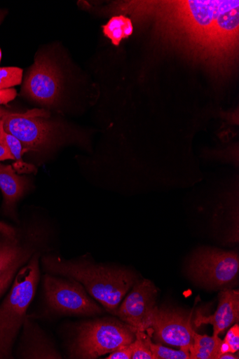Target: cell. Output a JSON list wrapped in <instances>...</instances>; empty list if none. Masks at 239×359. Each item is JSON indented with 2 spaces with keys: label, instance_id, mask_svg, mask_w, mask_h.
<instances>
[{
  "label": "cell",
  "instance_id": "9",
  "mask_svg": "<svg viewBox=\"0 0 239 359\" xmlns=\"http://www.w3.org/2000/svg\"><path fill=\"white\" fill-rule=\"evenodd\" d=\"M191 319L183 313L155 306L146 317L142 332L152 329L158 341L189 351L193 343Z\"/></svg>",
  "mask_w": 239,
  "mask_h": 359
},
{
  "label": "cell",
  "instance_id": "27",
  "mask_svg": "<svg viewBox=\"0 0 239 359\" xmlns=\"http://www.w3.org/2000/svg\"><path fill=\"white\" fill-rule=\"evenodd\" d=\"M6 113L7 111L0 108V119H1Z\"/></svg>",
  "mask_w": 239,
  "mask_h": 359
},
{
  "label": "cell",
  "instance_id": "14",
  "mask_svg": "<svg viewBox=\"0 0 239 359\" xmlns=\"http://www.w3.org/2000/svg\"><path fill=\"white\" fill-rule=\"evenodd\" d=\"M25 182L19 177L11 165L0 164V189L4 197L5 212L11 217L15 215V206L25 191Z\"/></svg>",
  "mask_w": 239,
  "mask_h": 359
},
{
  "label": "cell",
  "instance_id": "26",
  "mask_svg": "<svg viewBox=\"0 0 239 359\" xmlns=\"http://www.w3.org/2000/svg\"><path fill=\"white\" fill-rule=\"evenodd\" d=\"M6 16V13L4 12L0 11V25L3 22Z\"/></svg>",
  "mask_w": 239,
  "mask_h": 359
},
{
  "label": "cell",
  "instance_id": "1",
  "mask_svg": "<svg viewBox=\"0 0 239 359\" xmlns=\"http://www.w3.org/2000/svg\"><path fill=\"white\" fill-rule=\"evenodd\" d=\"M113 10L150 18L162 41L218 76L234 72L238 56V0L127 1Z\"/></svg>",
  "mask_w": 239,
  "mask_h": 359
},
{
  "label": "cell",
  "instance_id": "13",
  "mask_svg": "<svg viewBox=\"0 0 239 359\" xmlns=\"http://www.w3.org/2000/svg\"><path fill=\"white\" fill-rule=\"evenodd\" d=\"M239 319V292L231 289H224L219 295V304L216 313L204 316L198 312L194 320L196 327L203 324H211L214 327V336L225 332Z\"/></svg>",
  "mask_w": 239,
  "mask_h": 359
},
{
  "label": "cell",
  "instance_id": "8",
  "mask_svg": "<svg viewBox=\"0 0 239 359\" xmlns=\"http://www.w3.org/2000/svg\"><path fill=\"white\" fill-rule=\"evenodd\" d=\"M48 116L45 110L33 109L25 113L7 111L1 120L6 132L16 137L27 152L40 151L50 142L54 128L44 119Z\"/></svg>",
  "mask_w": 239,
  "mask_h": 359
},
{
  "label": "cell",
  "instance_id": "20",
  "mask_svg": "<svg viewBox=\"0 0 239 359\" xmlns=\"http://www.w3.org/2000/svg\"><path fill=\"white\" fill-rule=\"evenodd\" d=\"M135 336L137 339L130 344L132 351V359H154L145 340L144 332H136Z\"/></svg>",
  "mask_w": 239,
  "mask_h": 359
},
{
  "label": "cell",
  "instance_id": "17",
  "mask_svg": "<svg viewBox=\"0 0 239 359\" xmlns=\"http://www.w3.org/2000/svg\"><path fill=\"white\" fill-rule=\"evenodd\" d=\"M0 144L5 147L14 157L16 161L15 167L19 173L31 172L33 170L22 160V156L26 151L21 142L16 137L6 132L4 121L1 119H0Z\"/></svg>",
  "mask_w": 239,
  "mask_h": 359
},
{
  "label": "cell",
  "instance_id": "12",
  "mask_svg": "<svg viewBox=\"0 0 239 359\" xmlns=\"http://www.w3.org/2000/svg\"><path fill=\"white\" fill-rule=\"evenodd\" d=\"M14 357L21 359L62 358L55 341L29 314L16 342Z\"/></svg>",
  "mask_w": 239,
  "mask_h": 359
},
{
  "label": "cell",
  "instance_id": "22",
  "mask_svg": "<svg viewBox=\"0 0 239 359\" xmlns=\"http://www.w3.org/2000/svg\"><path fill=\"white\" fill-rule=\"evenodd\" d=\"M107 359H132V351L129 346L120 348L107 358Z\"/></svg>",
  "mask_w": 239,
  "mask_h": 359
},
{
  "label": "cell",
  "instance_id": "11",
  "mask_svg": "<svg viewBox=\"0 0 239 359\" xmlns=\"http://www.w3.org/2000/svg\"><path fill=\"white\" fill-rule=\"evenodd\" d=\"M132 287L114 316L128 325L135 333L142 332L146 317L155 306L157 289L149 280H137Z\"/></svg>",
  "mask_w": 239,
  "mask_h": 359
},
{
  "label": "cell",
  "instance_id": "3",
  "mask_svg": "<svg viewBox=\"0 0 239 359\" xmlns=\"http://www.w3.org/2000/svg\"><path fill=\"white\" fill-rule=\"evenodd\" d=\"M41 255H34L20 270L0 304V359L15 358V346L41 280Z\"/></svg>",
  "mask_w": 239,
  "mask_h": 359
},
{
  "label": "cell",
  "instance_id": "18",
  "mask_svg": "<svg viewBox=\"0 0 239 359\" xmlns=\"http://www.w3.org/2000/svg\"><path fill=\"white\" fill-rule=\"evenodd\" d=\"M145 340L154 359H191L189 351L186 350L180 349L177 351L160 344H153L150 337H145Z\"/></svg>",
  "mask_w": 239,
  "mask_h": 359
},
{
  "label": "cell",
  "instance_id": "4",
  "mask_svg": "<svg viewBox=\"0 0 239 359\" xmlns=\"http://www.w3.org/2000/svg\"><path fill=\"white\" fill-rule=\"evenodd\" d=\"M135 333L116 318L83 321L71 328L65 341L67 356L73 359H93L129 346Z\"/></svg>",
  "mask_w": 239,
  "mask_h": 359
},
{
  "label": "cell",
  "instance_id": "25",
  "mask_svg": "<svg viewBox=\"0 0 239 359\" xmlns=\"http://www.w3.org/2000/svg\"><path fill=\"white\" fill-rule=\"evenodd\" d=\"M238 355H233L231 353H223L219 357V359H238Z\"/></svg>",
  "mask_w": 239,
  "mask_h": 359
},
{
  "label": "cell",
  "instance_id": "28",
  "mask_svg": "<svg viewBox=\"0 0 239 359\" xmlns=\"http://www.w3.org/2000/svg\"><path fill=\"white\" fill-rule=\"evenodd\" d=\"M1 60H2V50H1V49H0V62H1Z\"/></svg>",
  "mask_w": 239,
  "mask_h": 359
},
{
  "label": "cell",
  "instance_id": "24",
  "mask_svg": "<svg viewBox=\"0 0 239 359\" xmlns=\"http://www.w3.org/2000/svg\"><path fill=\"white\" fill-rule=\"evenodd\" d=\"M8 159H14V157L11 154V152L3 145L0 144V161L8 160Z\"/></svg>",
  "mask_w": 239,
  "mask_h": 359
},
{
  "label": "cell",
  "instance_id": "23",
  "mask_svg": "<svg viewBox=\"0 0 239 359\" xmlns=\"http://www.w3.org/2000/svg\"><path fill=\"white\" fill-rule=\"evenodd\" d=\"M17 95V90L15 88L0 90V106L6 105L13 102Z\"/></svg>",
  "mask_w": 239,
  "mask_h": 359
},
{
  "label": "cell",
  "instance_id": "2",
  "mask_svg": "<svg viewBox=\"0 0 239 359\" xmlns=\"http://www.w3.org/2000/svg\"><path fill=\"white\" fill-rule=\"evenodd\" d=\"M45 273L64 276L80 283L88 294L115 314L137 278L123 268L95 264L86 259H66L56 255L42 257Z\"/></svg>",
  "mask_w": 239,
  "mask_h": 359
},
{
  "label": "cell",
  "instance_id": "6",
  "mask_svg": "<svg viewBox=\"0 0 239 359\" xmlns=\"http://www.w3.org/2000/svg\"><path fill=\"white\" fill-rule=\"evenodd\" d=\"M239 256L235 251L200 247L191 255L189 273L193 280L212 289H227L238 279Z\"/></svg>",
  "mask_w": 239,
  "mask_h": 359
},
{
  "label": "cell",
  "instance_id": "19",
  "mask_svg": "<svg viewBox=\"0 0 239 359\" xmlns=\"http://www.w3.org/2000/svg\"><path fill=\"white\" fill-rule=\"evenodd\" d=\"M23 70L18 67L0 68V90L13 88L21 84Z\"/></svg>",
  "mask_w": 239,
  "mask_h": 359
},
{
  "label": "cell",
  "instance_id": "10",
  "mask_svg": "<svg viewBox=\"0 0 239 359\" xmlns=\"http://www.w3.org/2000/svg\"><path fill=\"white\" fill-rule=\"evenodd\" d=\"M23 90L39 104H53L61 90V76L57 65L46 56L36 59L25 80Z\"/></svg>",
  "mask_w": 239,
  "mask_h": 359
},
{
  "label": "cell",
  "instance_id": "15",
  "mask_svg": "<svg viewBox=\"0 0 239 359\" xmlns=\"http://www.w3.org/2000/svg\"><path fill=\"white\" fill-rule=\"evenodd\" d=\"M193 343L189 348L191 359H219L223 341L219 337L199 335L193 332Z\"/></svg>",
  "mask_w": 239,
  "mask_h": 359
},
{
  "label": "cell",
  "instance_id": "16",
  "mask_svg": "<svg viewBox=\"0 0 239 359\" xmlns=\"http://www.w3.org/2000/svg\"><path fill=\"white\" fill-rule=\"evenodd\" d=\"M102 32L114 46H118L121 41L130 36L133 32L132 20L125 15L113 17L107 25L102 26Z\"/></svg>",
  "mask_w": 239,
  "mask_h": 359
},
{
  "label": "cell",
  "instance_id": "7",
  "mask_svg": "<svg viewBox=\"0 0 239 359\" xmlns=\"http://www.w3.org/2000/svg\"><path fill=\"white\" fill-rule=\"evenodd\" d=\"M41 237L36 231L20 236L13 227L5 231L0 238V299L12 286L20 270L32 257L41 252L39 243Z\"/></svg>",
  "mask_w": 239,
  "mask_h": 359
},
{
  "label": "cell",
  "instance_id": "21",
  "mask_svg": "<svg viewBox=\"0 0 239 359\" xmlns=\"http://www.w3.org/2000/svg\"><path fill=\"white\" fill-rule=\"evenodd\" d=\"M223 342L228 346L229 353H235L239 350V326L235 324L228 332Z\"/></svg>",
  "mask_w": 239,
  "mask_h": 359
},
{
  "label": "cell",
  "instance_id": "5",
  "mask_svg": "<svg viewBox=\"0 0 239 359\" xmlns=\"http://www.w3.org/2000/svg\"><path fill=\"white\" fill-rule=\"evenodd\" d=\"M43 289L46 314L53 317L93 316L102 313L84 287L74 279L45 273Z\"/></svg>",
  "mask_w": 239,
  "mask_h": 359
}]
</instances>
